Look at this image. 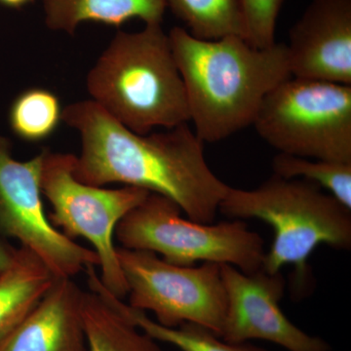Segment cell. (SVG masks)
<instances>
[{
  "mask_svg": "<svg viewBox=\"0 0 351 351\" xmlns=\"http://www.w3.org/2000/svg\"><path fill=\"white\" fill-rule=\"evenodd\" d=\"M165 4L196 38H246L241 0H165Z\"/></svg>",
  "mask_w": 351,
  "mask_h": 351,
  "instance_id": "cell-16",
  "label": "cell"
},
{
  "mask_svg": "<svg viewBox=\"0 0 351 351\" xmlns=\"http://www.w3.org/2000/svg\"><path fill=\"white\" fill-rule=\"evenodd\" d=\"M181 73L189 122L203 143H216L253 124L263 100L291 77L286 44L267 48L242 36L204 40L186 29L168 34Z\"/></svg>",
  "mask_w": 351,
  "mask_h": 351,
  "instance_id": "cell-2",
  "label": "cell"
},
{
  "mask_svg": "<svg viewBox=\"0 0 351 351\" xmlns=\"http://www.w3.org/2000/svg\"><path fill=\"white\" fill-rule=\"evenodd\" d=\"M86 88L90 100L141 135L189 122L186 88L162 24L117 32L88 73Z\"/></svg>",
  "mask_w": 351,
  "mask_h": 351,
  "instance_id": "cell-3",
  "label": "cell"
},
{
  "mask_svg": "<svg viewBox=\"0 0 351 351\" xmlns=\"http://www.w3.org/2000/svg\"><path fill=\"white\" fill-rule=\"evenodd\" d=\"M228 307L221 338L228 343L263 339L289 351H330L326 341L309 336L293 324L279 302L285 291L281 272L261 269L245 274L230 265H221Z\"/></svg>",
  "mask_w": 351,
  "mask_h": 351,
  "instance_id": "cell-10",
  "label": "cell"
},
{
  "mask_svg": "<svg viewBox=\"0 0 351 351\" xmlns=\"http://www.w3.org/2000/svg\"><path fill=\"white\" fill-rule=\"evenodd\" d=\"M284 0H241L246 40L257 48H267L276 43L277 21Z\"/></svg>",
  "mask_w": 351,
  "mask_h": 351,
  "instance_id": "cell-20",
  "label": "cell"
},
{
  "mask_svg": "<svg viewBox=\"0 0 351 351\" xmlns=\"http://www.w3.org/2000/svg\"><path fill=\"white\" fill-rule=\"evenodd\" d=\"M75 156L43 149L40 186L52 206L48 218L69 239L82 237L92 244L100 261L101 284L122 300L128 288L113 242L115 228L149 191L127 186L106 189L78 181L73 175Z\"/></svg>",
  "mask_w": 351,
  "mask_h": 351,
  "instance_id": "cell-7",
  "label": "cell"
},
{
  "mask_svg": "<svg viewBox=\"0 0 351 351\" xmlns=\"http://www.w3.org/2000/svg\"><path fill=\"white\" fill-rule=\"evenodd\" d=\"M43 162V151L27 161L15 159L12 143L0 134V237L18 240L55 277L73 278L100 261L50 223L40 186Z\"/></svg>",
  "mask_w": 351,
  "mask_h": 351,
  "instance_id": "cell-9",
  "label": "cell"
},
{
  "mask_svg": "<svg viewBox=\"0 0 351 351\" xmlns=\"http://www.w3.org/2000/svg\"><path fill=\"white\" fill-rule=\"evenodd\" d=\"M63 122L80 134L73 175L95 186L121 184L174 201L189 219L213 223L230 186L215 175L204 143L189 123L145 135L112 119L92 100L63 110Z\"/></svg>",
  "mask_w": 351,
  "mask_h": 351,
  "instance_id": "cell-1",
  "label": "cell"
},
{
  "mask_svg": "<svg viewBox=\"0 0 351 351\" xmlns=\"http://www.w3.org/2000/svg\"><path fill=\"white\" fill-rule=\"evenodd\" d=\"M117 304L147 336L156 341L170 343L182 351H267L248 343H228L207 328L193 323H184L176 328L164 327L152 320L145 311L133 308L122 300L117 299Z\"/></svg>",
  "mask_w": 351,
  "mask_h": 351,
  "instance_id": "cell-18",
  "label": "cell"
},
{
  "mask_svg": "<svg viewBox=\"0 0 351 351\" xmlns=\"http://www.w3.org/2000/svg\"><path fill=\"white\" fill-rule=\"evenodd\" d=\"M44 22L53 32L73 36L84 23L119 27L132 19L162 24L165 0H43Z\"/></svg>",
  "mask_w": 351,
  "mask_h": 351,
  "instance_id": "cell-14",
  "label": "cell"
},
{
  "mask_svg": "<svg viewBox=\"0 0 351 351\" xmlns=\"http://www.w3.org/2000/svg\"><path fill=\"white\" fill-rule=\"evenodd\" d=\"M56 278L43 261L24 247L0 274V343L32 313Z\"/></svg>",
  "mask_w": 351,
  "mask_h": 351,
  "instance_id": "cell-15",
  "label": "cell"
},
{
  "mask_svg": "<svg viewBox=\"0 0 351 351\" xmlns=\"http://www.w3.org/2000/svg\"><path fill=\"white\" fill-rule=\"evenodd\" d=\"M83 291L56 277L38 306L1 343L0 351H86Z\"/></svg>",
  "mask_w": 351,
  "mask_h": 351,
  "instance_id": "cell-12",
  "label": "cell"
},
{
  "mask_svg": "<svg viewBox=\"0 0 351 351\" xmlns=\"http://www.w3.org/2000/svg\"><path fill=\"white\" fill-rule=\"evenodd\" d=\"M274 175L300 179L325 189L351 211V163L279 154L272 161Z\"/></svg>",
  "mask_w": 351,
  "mask_h": 351,
  "instance_id": "cell-19",
  "label": "cell"
},
{
  "mask_svg": "<svg viewBox=\"0 0 351 351\" xmlns=\"http://www.w3.org/2000/svg\"><path fill=\"white\" fill-rule=\"evenodd\" d=\"M252 125L279 154L351 163V85L291 76L265 97Z\"/></svg>",
  "mask_w": 351,
  "mask_h": 351,
  "instance_id": "cell-6",
  "label": "cell"
},
{
  "mask_svg": "<svg viewBox=\"0 0 351 351\" xmlns=\"http://www.w3.org/2000/svg\"><path fill=\"white\" fill-rule=\"evenodd\" d=\"M89 292L83 291L82 315L89 351H161L156 339L120 311L117 297L101 284L96 267H88Z\"/></svg>",
  "mask_w": 351,
  "mask_h": 351,
  "instance_id": "cell-13",
  "label": "cell"
},
{
  "mask_svg": "<svg viewBox=\"0 0 351 351\" xmlns=\"http://www.w3.org/2000/svg\"><path fill=\"white\" fill-rule=\"evenodd\" d=\"M181 208L149 193L119 221L114 237L122 248L151 251L181 267L197 263L230 265L245 274L262 269L265 242L240 219L201 223L181 217Z\"/></svg>",
  "mask_w": 351,
  "mask_h": 351,
  "instance_id": "cell-5",
  "label": "cell"
},
{
  "mask_svg": "<svg viewBox=\"0 0 351 351\" xmlns=\"http://www.w3.org/2000/svg\"><path fill=\"white\" fill-rule=\"evenodd\" d=\"M219 212L232 219H256L274 230L262 269L269 274L294 267L295 284L308 279V261L320 245L338 250L351 246V211L324 189L300 179L274 175L254 189L230 186Z\"/></svg>",
  "mask_w": 351,
  "mask_h": 351,
  "instance_id": "cell-4",
  "label": "cell"
},
{
  "mask_svg": "<svg viewBox=\"0 0 351 351\" xmlns=\"http://www.w3.org/2000/svg\"><path fill=\"white\" fill-rule=\"evenodd\" d=\"M59 97L45 88H29L16 97L9 110V125L17 137L38 143L50 138L63 121Z\"/></svg>",
  "mask_w": 351,
  "mask_h": 351,
  "instance_id": "cell-17",
  "label": "cell"
},
{
  "mask_svg": "<svg viewBox=\"0 0 351 351\" xmlns=\"http://www.w3.org/2000/svg\"><path fill=\"white\" fill-rule=\"evenodd\" d=\"M117 256L128 288L129 306L152 311L164 327L193 323L221 336L228 300L221 265L181 267L165 262L154 252L120 246Z\"/></svg>",
  "mask_w": 351,
  "mask_h": 351,
  "instance_id": "cell-8",
  "label": "cell"
},
{
  "mask_svg": "<svg viewBox=\"0 0 351 351\" xmlns=\"http://www.w3.org/2000/svg\"><path fill=\"white\" fill-rule=\"evenodd\" d=\"M286 47L293 77L351 85V0H311Z\"/></svg>",
  "mask_w": 351,
  "mask_h": 351,
  "instance_id": "cell-11",
  "label": "cell"
},
{
  "mask_svg": "<svg viewBox=\"0 0 351 351\" xmlns=\"http://www.w3.org/2000/svg\"><path fill=\"white\" fill-rule=\"evenodd\" d=\"M18 248L0 237V274L8 269L17 255Z\"/></svg>",
  "mask_w": 351,
  "mask_h": 351,
  "instance_id": "cell-21",
  "label": "cell"
},
{
  "mask_svg": "<svg viewBox=\"0 0 351 351\" xmlns=\"http://www.w3.org/2000/svg\"><path fill=\"white\" fill-rule=\"evenodd\" d=\"M34 0H0V4L9 8L20 9L31 4Z\"/></svg>",
  "mask_w": 351,
  "mask_h": 351,
  "instance_id": "cell-22",
  "label": "cell"
}]
</instances>
